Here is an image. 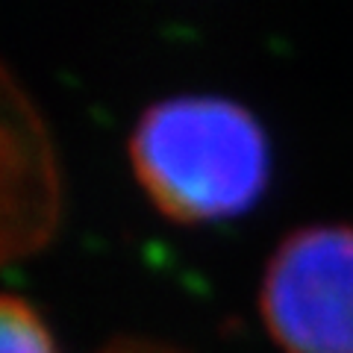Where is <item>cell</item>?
Segmentation results:
<instances>
[{"label": "cell", "mask_w": 353, "mask_h": 353, "mask_svg": "<svg viewBox=\"0 0 353 353\" xmlns=\"http://www.w3.org/2000/svg\"><path fill=\"white\" fill-rule=\"evenodd\" d=\"M127 150L141 192L176 224L245 215L271 180L265 127L248 106L221 94H174L150 103Z\"/></svg>", "instance_id": "1"}, {"label": "cell", "mask_w": 353, "mask_h": 353, "mask_svg": "<svg viewBox=\"0 0 353 353\" xmlns=\"http://www.w3.org/2000/svg\"><path fill=\"white\" fill-rule=\"evenodd\" d=\"M259 318L280 353H353V224L292 230L262 271Z\"/></svg>", "instance_id": "2"}, {"label": "cell", "mask_w": 353, "mask_h": 353, "mask_svg": "<svg viewBox=\"0 0 353 353\" xmlns=\"http://www.w3.org/2000/svg\"><path fill=\"white\" fill-rule=\"evenodd\" d=\"M0 353H57L36 306L6 292H0Z\"/></svg>", "instance_id": "3"}]
</instances>
